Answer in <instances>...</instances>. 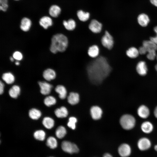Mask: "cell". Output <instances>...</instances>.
<instances>
[{
	"instance_id": "cell-1",
	"label": "cell",
	"mask_w": 157,
	"mask_h": 157,
	"mask_svg": "<svg viewBox=\"0 0 157 157\" xmlns=\"http://www.w3.org/2000/svg\"><path fill=\"white\" fill-rule=\"evenodd\" d=\"M111 67L106 58L100 56L90 62L87 68L89 78L95 84H99L109 74Z\"/></svg>"
},
{
	"instance_id": "cell-2",
	"label": "cell",
	"mask_w": 157,
	"mask_h": 157,
	"mask_svg": "<svg viewBox=\"0 0 157 157\" xmlns=\"http://www.w3.org/2000/svg\"><path fill=\"white\" fill-rule=\"evenodd\" d=\"M68 43V39L64 35L61 33L55 35L51 38L50 51L53 53L64 52L67 47Z\"/></svg>"
},
{
	"instance_id": "cell-3",
	"label": "cell",
	"mask_w": 157,
	"mask_h": 157,
	"mask_svg": "<svg viewBox=\"0 0 157 157\" xmlns=\"http://www.w3.org/2000/svg\"><path fill=\"white\" fill-rule=\"evenodd\" d=\"M157 50V45L150 40L144 41L142 43V46L138 49L140 54H144L148 52L147 58L151 60H154L156 57Z\"/></svg>"
},
{
	"instance_id": "cell-4",
	"label": "cell",
	"mask_w": 157,
	"mask_h": 157,
	"mask_svg": "<svg viewBox=\"0 0 157 157\" xmlns=\"http://www.w3.org/2000/svg\"><path fill=\"white\" fill-rule=\"evenodd\" d=\"M120 123L124 129L129 130L134 127L135 120L134 117L131 115L126 114L121 117L120 119Z\"/></svg>"
},
{
	"instance_id": "cell-5",
	"label": "cell",
	"mask_w": 157,
	"mask_h": 157,
	"mask_svg": "<svg viewBox=\"0 0 157 157\" xmlns=\"http://www.w3.org/2000/svg\"><path fill=\"white\" fill-rule=\"evenodd\" d=\"M61 148L64 151L69 154L77 153L79 151L78 148L76 144L67 141L62 142Z\"/></svg>"
},
{
	"instance_id": "cell-6",
	"label": "cell",
	"mask_w": 157,
	"mask_h": 157,
	"mask_svg": "<svg viewBox=\"0 0 157 157\" xmlns=\"http://www.w3.org/2000/svg\"><path fill=\"white\" fill-rule=\"evenodd\" d=\"M101 43L103 46L108 49L113 48L114 44L113 38L108 31H105L101 38Z\"/></svg>"
},
{
	"instance_id": "cell-7",
	"label": "cell",
	"mask_w": 157,
	"mask_h": 157,
	"mask_svg": "<svg viewBox=\"0 0 157 157\" xmlns=\"http://www.w3.org/2000/svg\"><path fill=\"white\" fill-rule=\"evenodd\" d=\"M151 146V142L150 140L147 138L143 137L140 138L138 142V148L139 150L142 151L148 149Z\"/></svg>"
},
{
	"instance_id": "cell-8",
	"label": "cell",
	"mask_w": 157,
	"mask_h": 157,
	"mask_svg": "<svg viewBox=\"0 0 157 157\" xmlns=\"http://www.w3.org/2000/svg\"><path fill=\"white\" fill-rule=\"evenodd\" d=\"M131 149L130 146L127 143L121 144L118 149V152L122 157H128L131 154Z\"/></svg>"
},
{
	"instance_id": "cell-9",
	"label": "cell",
	"mask_w": 157,
	"mask_h": 157,
	"mask_svg": "<svg viewBox=\"0 0 157 157\" xmlns=\"http://www.w3.org/2000/svg\"><path fill=\"white\" fill-rule=\"evenodd\" d=\"M102 24L96 19H92L89 25L90 30L94 33H100L102 28Z\"/></svg>"
},
{
	"instance_id": "cell-10",
	"label": "cell",
	"mask_w": 157,
	"mask_h": 157,
	"mask_svg": "<svg viewBox=\"0 0 157 157\" xmlns=\"http://www.w3.org/2000/svg\"><path fill=\"white\" fill-rule=\"evenodd\" d=\"M38 84L40 88V92L42 94L46 95L50 93L52 88L51 85L46 82L42 81L38 82Z\"/></svg>"
},
{
	"instance_id": "cell-11",
	"label": "cell",
	"mask_w": 157,
	"mask_h": 157,
	"mask_svg": "<svg viewBox=\"0 0 157 157\" xmlns=\"http://www.w3.org/2000/svg\"><path fill=\"white\" fill-rule=\"evenodd\" d=\"M40 25L44 29H47L53 24L52 18L48 16H44L42 17L39 21Z\"/></svg>"
},
{
	"instance_id": "cell-12",
	"label": "cell",
	"mask_w": 157,
	"mask_h": 157,
	"mask_svg": "<svg viewBox=\"0 0 157 157\" xmlns=\"http://www.w3.org/2000/svg\"><path fill=\"white\" fill-rule=\"evenodd\" d=\"M90 113L92 118L94 119H100L102 113L101 109L99 107L94 106H92L90 109Z\"/></svg>"
},
{
	"instance_id": "cell-13",
	"label": "cell",
	"mask_w": 157,
	"mask_h": 157,
	"mask_svg": "<svg viewBox=\"0 0 157 157\" xmlns=\"http://www.w3.org/2000/svg\"><path fill=\"white\" fill-rule=\"evenodd\" d=\"M61 10L60 6L56 5H53L50 7L49 14L52 17L57 18L60 14Z\"/></svg>"
},
{
	"instance_id": "cell-14",
	"label": "cell",
	"mask_w": 157,
	"mask_h": 157,
	"mask_svg": "<svg viewBox=\"0 0 157 157\" xmlns=\"http://www.w3.org/2000/svg\"><path fill=\"white\" fill-rule=\"evenodd\" d=\"M32 22L28 18L24 17L21 19L20 28L22 30L24 31H27L31 26Z\"/></svg>"
},
{
	"instance_id": "cell-15",
	"label": "cell",
	"mask_w": 157,
	"mask_h": 157,
	"mask_svg": "<svg viewBox=\"0 0 157 157\" xmlns=\"http://www.w3.org/2000/svg\"><path fill=\"white\" fill-rule=\"evenodd\" d=\"M136 71L141 76L145 75L147 72V68L146 63L143 61L139 62L137 64Z\"/></svg>"
},
{
	"instance_id": "cell-16",
	"label": "cell",
	"mask_w": 157,
	"mask_h": 157,
	"mask_svg": "<svg viewBox=\"0 0 157 157\" xmlns=\"http://www.w3.org/2000/svg\"><path fill=\"white\" fill-rule=\"evenodd\" d=\"M137 113L139 116L142 118H147L149 114L148 108L144 105H141L138 108Z\"/></svg>"
},
{
	"instance_id": "cell-17",
	"label": "cell",
	"mask_w": 157,
	"mask_h": 157,
	"mask_svg": "<svg viewBox=\"0 0 157 157\" xmlns=\"http://www.w3.org/2000/svg\"><path fill=\"white\" fill-rule=\"evenodd\" d=\"M43 76L45 80L49 81L55 78L56 73L53 70L49 68L44 71Z\"/></svg>"
},
{
	"instance_id": "cell-18",
	"label": "cell",
	"mask_w": 157,
	"mask_h": 157,
	"mask_svg": "<svg viewBox=\"0 0 157 157\" xmlns=\"http://www.w3.org/2000/svg\"><path fill=\"white\" fill-rule=\"evenodd\" d=\"M138 21L139 24L141 26L145 27L147 26L149 23V19L147 15L142 13L138 16Z\"/></svg>"
},
{
	"instance_id": "cell-19",
	"label": "cell",
	"mask_w": 157,
	"mask_h": 157,
	"mask_svg": "<svg viewBox=\"0 0 157 157\" xmlns=\"http://www.w3.org/2000/svg\"><path fill=\"white\" fill-rule=\"evenodd\" d=\"M67 100L69 104L72 105H75L79 101V95L77 93L71 92L68 97Z\"/></svg>"
},
{
	"instance_id": "cell-20",
	"label": "cell",
	"mask_w": 157,
	"mask_h": 157,
	"mask_svg": "<svg viewBox=\"0 0 157 157\" xmlns=\"http://www.w3.org/2000/svg\"><path fill=\"white\" fill-rule=\"evenodd\" d=\"M88 55L92 58L97 57L99 53V49L98 47L96 45L90 46L88 49Z\"/></svg>"
},
{
	"instance_id": "cell-21",
	"label": "cell",
	"mask_w": 157,
	"mask_h": 157,
	"mask_svg": "<svg viewBox=\"0 0 157 157\" xmlns=\"http://www.w3.org/2000/svg\"><path fill=\"white\" fill-rule=\"evenodd\" d=\"M55 114L58 118H64L66 117L68 114L67 108L64 106L56 109L54 111Z\"/></svg>"
},
{
	"instance_id": "cell-22",
	"label": "cell",
	"mask_w": 157,
	"mask_h": 157,
	"mask_svg": "<svg viewBox=\"0 0 157 157\" xmlns=\"http://www.w3.org/2000/svg\"><path fill=\"white\" fill-rule=\"evenodd\" d=\"M141 128L143 132L146 133H151L153 131V126L150 122L146 121L142 124Z\"/></svg>"
},
{
	"instance_id": "cell-23",
	"label": "cell",
	"mask_w": 157,
	"mask_h": 157,
	"mask_svg": "<svg viewBox=\"0 0 157 157\" xmlns=\"http://www.w3.org/2000/svg\"><path fill=\"white\" fill-rule=\"evenodd\" d=\"M56 92L59 94L60 98L61 99H65L67 95V91L63 85H57L55 89Z\"/></svg>"
},
{
	"instance_id": "cell-24",
	"label": "cell",
	"mask_w": 157,
	"mask_h": 157,
	"mask_svg": "<svg viewBox=\"0 0 157 157\" xmlns=\"http://www.w3.org/2000/svg\"><path fill=\"white\" fill-rule=\"evenodd\" d=\"M63 24L65 28L69 31L74 30L76 26V22L72 19H70L67 21L64 20Z\"/></svg>"
},
{
	"instance_id": "cell-25",
	"label": "cell",
	"mask_w": 157,
	"mask_h": 157,
	"mask_svg": "<svg viewBox=\"0 0 157 157\" xmlns=\"http://www.w3.org/2000/svg\"><path fill=\"white\" fill-rule=\"evenodd\" d=\"M20 87L18 85H14L9 90V94L11 97L16 98L20 94Z\"/></svg>"
},
{
	"instance_id": "cell-26",
	"label": "cell",
	"mask_w": 157,
	"mask_h": 157,
	"mask_svg": "<svg viewBox=\"0 0 157 157\" xmlns=\"http://www.w3.org/2000/svg\"><path fill=\"white\" fill-rule=\"evenodd\" d=\"M42 123L44 126L48 129L52 128L54 125V120L49 117H44L43 119Z\"/></svg>"
},
{
	"instance_id": "cell-27",
	"label": "cell",
	"mask_w": 157,
	"mask_h": 157,
	"mask_svg": "<svg viewBox=\"0 0 157 157\" xmlns=\"http://www.w3.org/2000/svg\"><path fill=\"white\" fill-rule=\"evenodd\" d=\"M2 78L8 84H11L15 81L14 76L10 72L4 73L2 75Z\"/></svg>"
},
{
	"instance_id": "cell-28",
	"label": "cell",
	"mask_w": 157,
	"mask_h": 157,
	"mask_svg": "<svg viewBox=\"0 0 157 157\" xmlns=\"http://www.w3.org/2000/svg\"><path fill=\"white\" fill-rule=\"evenodd\" d=\"M46 144L50 148L53 149L57 147L58 142L55 138L53 136H50L47 139Z\"/></svg>"
},
{
	"instance_id": "cell-29",
	"label": "cell",
	"mask_w": 157,
	"mask_h": 157,
	"mask_svg": "<svg viewBox=\"0 0 157 157\" xmlns=\"http://www.w3.org/2000/svg\"><path fill=\"white\" fill-rule=\"evenodd\" d=\"M29 115L32 119L37 120L39 118L41 115L40 110L35 108L31 109L29 112Z\"/></svg>"
},
{
	"instance_id": "cell-30",
	"label": "cell",
	"mask_w": 157,
	"mask_h": 157,
	"mask_svg": "<svg viewBox=\"0 0 157 157\" xmlns=\"http://www.w3.org/2000/svg\"><path fill=\"white\" fill-rule=\"evenodd\" d=\"M77 14L79 19L82 22L87 21L88 19L90 16L89 13L85 12L81 10L78 11Z\"/></svg>"
},
{
	"instance_id": "cell-31",
	"label": "cell",
	"mask_w": 157,
	"mask_h": 157,
	"mask_svg": "<svg viewBox=\"0 0 157 157\" xmlns=\"http://www.w3.org/2000/svg\"><path fill=\"white\" fill-rule=\"evenodd\" d=\"M139 54L138 50L134 47L130 48L126 51L127 55L131 58H135L137 57Z\"/></svg>"
},
{
	"instance_id": "cell-32",
	"label": "cell",
	"mask_w": 157,
	"mask_h": 157,
	"mask_svg": "<svg viewBox=\"0 0 157 157\" xmlns=\"http://www.w3.org/2000/svg\"><path fill=\"white\" fill-rule=\"evenodd\" d=\"M66 133V130L65 127L63 126H60L56 129L55 134L58 138L62 139L65 136Z\"/></svg>"
},
{
	"instance_id": "cell-33",
	"label": "cell",
	"mask_w": 157,
	"mask_h": 157,
	"mask_svg": "<svg viewBox=\"0 0 157 157\" xmlns=\"http://www.w3.org/2000/svg\"><path fill=\"white\" fill-rule=\"evenodd\" d=\"M33 136L36 140L42 141L44 140L45 139L46 133L44 131L42 130H38L34 132Z\"/></svg>"
},
{
	"instance_id": "cell-34",
	"label": "cell",
	"mask_w": 157,
	"mask_h": 157,
	"mask_svg": "<svg viewBox=\"0 0 157 157\" xmlns=\"http://www.w3.org/2000/svg\"><path fill=\"white\" fill-rule=\"evenodd\" d=\"M56 101V99L53 97L51 96L47 97L44 100V104L48 107L55 104Z\"/></svg>"
},
{
	"instance_id": "cell-35",
	"label": "cell",
	"mask_w": 157,
	"mask_h": 157,
	"mask_svg": "<svg viewBox=\"0 0 157 157\" xmlns=\"http://www.w3.org/2000/svg\"><path fill=\"white\" fill-rule=\"evenodd\" d=\"M8 0H0V10L6 12L8 8Z\"/></svg>"
},
{
	"instance_id": "cell-36",
	"label": "cell",
	"mask_w": 157,
	"mask_h": 157,
	"mask_svg": "<svg viewBox=\"0 0 157 157\" xmlns=\"http://www.w3.org/2000/svg\"><path fill=\"white\" fill-rule=\"evenodd\" d=\"M77 121V119L74 117H71L69 119V121L67 124L68 126L72 129H74L76 128V124Z\"/></svg>"
},
{
	"instance_id": "cell-37",
	"label": "cell",
	"mask_w": 157,
	"mask_h": 157,
	"mask_svg": "<svg viewBox=\"0 0 157 157\" xmlns=\"http://www.w3.org/2000/svg\"><path fill=\"white\" fill-rule=\"evenodd\" d=\"M13 57L17 60H20L23 58V56L20 52L19 51H16L13 54Z\"/></svg>"
},
{
	"instance_id": "cell-38",
	"label": "cell",
	"mask_w": 157,
	"mask_h": 157,
	"mask_svg": "<svg viewBox=\"0 0 157 157\" xmlns=\"http://www.w3.org/2000/svg\"><path fill=\"white\" fill-rule=\"evenodd\" d=\"M154 30L156 33V35L155 37H151L150 39L157 45V26L154 28Z\"/></svg>"
},
{
	"instance_id": "cell-39",
	"label": "cell",
	"mask_w": 157,
	"mask_h": 157,
	"mask_svg": "<svg viewBox=\"0 0 157 157\" xmlns=\"http://www.w3.org/2000/svg\"><path fill=\"white\" fill-rule=\"evenodd\" d=\"M4 85L1 81L0 82V94H1L3 93L4 90Z\"/></svg>"
},
{
	"instance_id": "cell-40",
	"label": "cell",
	"mask_w": 157,
	"mask_h": 157,
	"mask_svg": "<svg viewBox=\"0 0 157 157\" xmlns=\"http://www.w3.org/2000/svg\"><path fill=\"white\" fill-rule=\"evenodd\" d=\"M150 1L152 4L157 7V0H150Z\"/></svg>"
},
{
	"instance_id": "cell-41",
	"label": "cell",
	"mask_w": 157,
	"mask_h": 157,
	"mask_svg": "<svg viewBox=\"0 0 157 157\" xmlns=\"http://www.w3.org/2000/svg\"><path fill=\"white\" fill-rule=\"evenodd\" d=\"M103 157H113L110 154L108 153H106L104 155Z\"/></svg>"
},
{
	"instance_id": "cell-42",
	"label": "cell",
	"mask_w": 157,
	"mask_h": 157,
	"mask_svg": "<svg viewBox=\"0 0 157 157\" xmlns=\"http://www.w3.org/2000/svg\"><path fill=\"white\" fill-rule=\"evenodd\" d=\"M154 115L155 117L157 118V106L156 107L154 110Z\"/></svg>"
},
{
	"instance_id": "cell-43",
	"label": "cell",
	"mask_w": 157,
	"mask_h": 157,
	"mask_svg": "<svg viewBox=\"0 0 157 157\" xmlns=\"http://www.w3.org/2000/svg\"><path fill=\"white\" fill-rule=\"evenodd\" d=\"M154 148L155 150L157 151V144L155 145L154 146Z\"/></svg>"
},
{
	"instance_id": "cell-44",
	"label": "cell",
	"mask_w": 157,
	"mask_h": 157,
	"mask_svg": "<svg viewBox=\"0 0 157 157\" xmlns=\"http://www.w3.org/2000/svg\"><path fill=\"white\" fill-rule=\"evenodd\" d=\"M14 59L13 57H11L10 58V59L11 61H14Z\"/></svg>"
},
{
	"instance_id": "cell-45",
	"label": "cell",
	"mask_w": 157,
	"mask_h": 157,
	"mask_svg": "<svg viewBox=\"0 0 157 157\" xmlns=\"http://www.w3.org/2000/svg\"><path fill=\"white\" fill-rule=\"evenodd\" d=\"M15 64L16 65H18L19 64V63L18 61H16L15 63Z\"/></svg>"
},
{
	"instance_id": "cell-46",
	"label": "cell",
	"mask_w": 157,
	"mask_h": 157,
	"mask_svg": "<svg viewBox=\"0 0 157 157\" xmlns=\"http://www.w3.org/2000/svg\"><path fill=\"white\" fill-rule=\"evenodd\" d=\"M155 68L156 70L157 71V64L155 66Z\"/></svg>"
},
{
	"instance_id": "cell-47",
	"label": "cell",
	"mask_w": 157,
	"mask_h": 157,
	"mask_svg": "<svg viewBox=\"0 0 157 157\" xmlns=\"http://www.w3.org/2000/svg\"><path fill=\"white\" fill-rule=\"evenodd\" d=\"M14 1H19L20 0H14Z\"/></svg>"
},
{
	"instance_id": "cell-48",
	"label": "cell",
	"mask_w": 157,
	"mask_h": 157,
	"mask_svg": "<svg viewBox=\"0 0 157 157\" xmlns=\"http://www.w3.org/2000/svg\"><path fill=\"white\" fill-rule=\"evenodd\" d=\"M156 59H157V53L156 54Z\"/></svg>"
},
{
	"instance_id": "cell-49",
	"label": "cell",
	"mask_w": 157,
	"mask_h": 157,
	"mask_svg": "<svg viewBox=\"0 0 157 157\" xmlns=\"http://www.w3.org/2000/svg\"></svg>"
}]
</instances>
